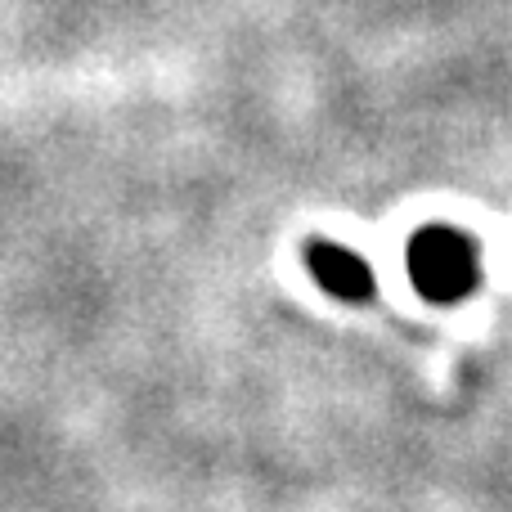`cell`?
Instances as JSON below:
<instances>
[{
    "mask_svg": "<svg viewBox=\"0 0 512 512\" xmlns=\"http://www.w3.org/2000/svg\"><path fill=\"white\" fill-rule=\"evenodd\" d=\"M306 265L328 297H337V301H369L373 297L369 265L351 248H342V243H324V239L306 243Z\"/></svg>",
    "mask_w": 512,
    "mask_h": 512,
    "instance_id": "7a4b0ae2",
    "label": "cell"
},
{
    "mask_svg": "<svg viewBox=\"0 0 512 512\" xmlns=\"http://www.w3.org/2000/svg\"><path fill=\"white\" fill-rule=\"evenodd\" d=\"M409 279L427 301H463L477 288V248L459 230L427 225L409 239Z\"/></svg>",
    "mask_w": 512,
    "mask_h": 512,
    "instance_id": "6da1fadb",
    "label": "cell"
}]
</instances>
